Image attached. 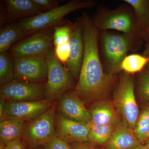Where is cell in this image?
Wrapping results in <instances>:
<instances>
[{"mask_svg": "<svg viewBox=\"0 0 149 149\" xmlns=\"http://www.w3.org/2000/svg\"><path fill=\"white\" fill-rule=\"evenodd\" d=\"M143 147L145 149H149V141L147 142L146 145L143 146Z\"/></svg>", "mask_w": 149, "mask_h": 149, "instance_id": "cell-37", "label": "cell"}, {"mask_svg": "<svg viewBox=\"0 0 149 149\" xmlns=\"http://www.w3.org/2000/svg\"><path fill=\"white\" fill-rule=\"evenodd\" d=\"M14 60V79L30 83H46L48 74L47 59L26 58Z\"/></svg>", "mask_w": 149, "mask_h": 149, "instance_id": "cell-11", "label": "cell"}, {"mask_svg": "<svg viewBox=\"0 0 149 149\" xmlns=\"http://www.w3.org/2000/svg\"><path fill=\"white\" fill-rule=\"evenodd\" d=\"M4 8L1 14V24L35 16L45 12L32 0H6Z\"/></svg>", "mask_w": 149, "mask_h": 149, "instance_id": "cell-13", "label": "cell"}, {"mask_svg": "<svg viewBox=\"0 0 149 149\" xmlns=\"http://www.w3.org/2000/svg\"><path fill=\"white\" fill-rule=\"evenodd\" d=\"M142 37H143L148 41V43L146 46V49L144 51V56L149 57V25L148 28L143 33Z\"/></svg>", "mask_w": 149, "mask_h": 149, "instance_id": "cell-33", "label": "cell"}, {"mask_svg": "<svg viewBox=\"0 0 149 149\" xmlns=\"http://www.w3.org/2000/svg\"><path fill=\"white\" fill-rule=\"evenodd\" d=\"M5 149H28L21 140H16L8 143L5 146Z\"/></svg>", "mask_w": 149, "mask_h": 149, "instance_id": "cell-31", "label": "cell"}, {"mask_svg": "<svg viewBox=\"0 0 149 149\" xmlns=\"http://www.w3.org/2000/svg\"><path fill=\"white\" fill-rule=\"evenodd\" d=\"M138 90L141 97L149 101V68L141 72L139 78Z\"/></svg>", "mask_w": 149, "mask_h": 149, "instance_id": "cell-25", "label": "cell"}, {"mask_svg": "<svg viewBox=\"0 0 149 149\" xmlns=\"http://www.w3.org/2000/svg\"><path fill=\"white\" fill-rule=\"evenodd\" d=\"M132 7L142 35L149 25V0H125Z\"/></svg>", "mask_w": 149, "mask_h": 149, "instance_id": "cell-21", "label": "cell"}, {"mask_svg": "<svg viewBox=\"0 0 149 149\" xmlns=\"http://www.w3.org/2000/svg\"><path fill=\"white\" fill-rule=\"evenodd\" d=\"M42 149H71V148L69 143L56 135L43 145Z\"/></svg>", "mask_w": 149, "mask_h": 149, "instance_id": "cell-27", "label": "cell"}, {"mask_svg": "<svg viewBox=\"0 0 149 149\" xmlns=\"http://www.w3.org/2000/svg\"><path fill=\"white\" fill-rule=\"evenodd\" d=\"M89 111L91 122L93 124L117 126L122 123L120 116L113 103L106 100H102L94 103Z\"/></svg>", "mask_w": 149, "mask_h": 149, "instance_id": "cell-16", "label": "cell"}, {"mask_svg": "<svg viewBox=\"0 0 149 149\" xmlns=\"http://www.w3.org/2000/svg\"><path fill=\"white\" fill-rule=\"evenodd\" d=\"M89 133L88 143L95 147L106 145L117 126L100 125L88 123Z\"/></svg>", "mask_w": 149, "mask_h": 149, "instance_id": "cell-20", "label": "cell"}, {"mask_svg": "<svg viewBox=\"0 0 149 149\" xmlns=\"http://www.w3.org/2000/svg\"><path fill=\"white\" fill-rule=\"evenodd\" d=\"M93 20L96 27L101 31L111 29L142 37L135 14L126 8L121 7L113 10H100Z\"/></svg>", "mask_w": 149, "mask_h": 149, "instance_id": "cell-4", "label": "cell"}, {"mask_svg": "<svg viewBox=\"0 0 149 149\" xmlns=\"http://www.w3.org/2000/svg\"><path fill=\"white\" fill-rule=\"evenodd\" d=\"M56 136L68 143H88V124L67 119L59 114L56 116Z\"/></svg>", "mask_w": 149, "mask_h": 149, "instance_id": "cell-12", "label": "cell"}, {"mask_svg": "<svg viewBox=\"0 0 149 149\" xmlns=\"http://www.w3.org/2000/svg\"><path fill=\"white\" fill-rule=\"evenodd\" d=\"M45 12L52 10L60 6L61 1L58 0H32Z\"/></svg>", "mask_w": 149, "mask_h": 149, "instance_id": "cell-28", "label": "cell"}, {"mask_svg": "<svg viewBox=\"0 0 149 149\" xmlns=\"http://www.w3.org/2000/svg\"><path fill=\"white\" fill-rule=\"evenodd\" d=\"M45 86L43 83H30L14 79L1 86V98L14 102L32 101L42 100Z\"/></svg>", "mask_w": 149, "mask_h": 149, "instance_id": "cell-9", "label": "cell"}, {"mask_svg": "<svg viewBox=\"0 0 149 149\" xmlns=\"http://www.w3.org/2000/svg\"><path fill=\"white\" fill-rule=\"evenodd\" d=\"M54 104V102L46 99L32 101H7L3 120L11 118L25 121L32 120L47 111Z\"/></svg>", "mask_w": 149, "mask_h": 149, "instance_id": "cell-10", "label": "cell"}, {"mask_svg": "<svg viewBox=\"0 0 149 149\" xmlns=\"http://www.w3.org/2000/svg\"><path fill=\"white\" fill-rule=\"evenodd\" d=\"M113 103L123 121L134 130L139 115L131 74L124 72L121 74L114 91Z\"/></svg>", "mask_w": 149, "mask_h": 149, "instance_id": "cell-5", "label": "cell"}, {"mask_svg": "<svg viewBox=\"0 0 149 149\" xmlns=\"http://www.w3.org/2000/svg\"><path fill=\"white\" fill-rule=\"evenodd\" d=\"M101 32L105 65L107 72L115 75L121 71V63L128 52L135 49L134 43L139 37L107 31Z\"/></svg>", "mask_w": 149, "mask_h": 149, "instance_id": "cell-3", "label": "cell"}, {"mask_svg": "<svg viewBox=\"0 0 149 149\" xmlns=\"http://www.w3.org/2000/svg\"><path fill=\"white\" fill-rule=\"evenodd\" d=\"M71 149H96L89 143L74 142L69 144Z\"/></svg>", "mask_w": 149, "mask_h": 149, "instance_id": "cell-32", "label": "cell"}, {"mask_svg": "<svg viewBox=\"0 0 149 149\" xmlns=\"http://www.w3.org/2000/svg\"><path fill=\"white\" fill-rule=\"evenodd\" d=\"M96 5L93 1L74 0L55 9L20 19L18 22L26 36L55 27L68 14L74 11L89 8Z\"/></svg>", "mask_w": 149, "mask_h": 149, "instance_id": "cell-2", "label": "cell"}, {"mask_svg": "<svg viewBox=\"0 0 149 149\" xmlns=\"http://www.w3.org/2000/svg\"><path fill=\"white\" fill-rule=\"evenodd\" d=\"M6 102V101L1 98H0V119L1 121L3 119L5 110Z\"/></svg>", "mask_w": 149, "mask_h": 149, "instance_id": "cell-34", "label": "cell"}, {"mask_svg": "<svg viewBox=\"0 0 149 149\" xmlns=\"http://www.w3.org/2000/svg\"><path fill=\"white\" fill-rule=\"evenodd\" d=\"M148 125H149V107L145 109L142 111L141 114L139 116L135 129L143 128Z\"/></svg>", "mask_w": 149, "mask_h": 149, "instance_id": "cell-30", "label": "cell"}, {"mask_svg": "<svg viewBox=\"0 0 149 149\" xmlns=\"http://www.w3.org/2000/svg\"><path fill=\"white\" fill-rule=\"evenodd\" d=\"M70 47L69 42L55 46L54 53L56 57L61 62L65 64L70 54Z\"/></svg>", "mask_w": 149, "mask_h": 149, "instance_id": "cell-26", "label": "cell"}, {"mask_svg": "<svg viewBox=\"0 0 149 149\" xmlns=\"http://www.w3.org/2000/svg\"><path fill=\"white\" fill-rule=\"evenodd\" d=\"M58 110L60 114L67 119L86 124L91 122V113L85 103L72 93H67L61 97Z\"/></svg>", "mask_w": 149, "mask_h": 149, "instance_id": "cell-15", "label": "cell"}, {"mask_svg": "<svg viewBox=\"0 0 149 149\" xmlns=\"http://www.w3.org/2000/svg\"><path fill=\"white\" fill-rule=\"evenodd\" d=\"M70 54L65 63L66 68L73 77L78 79L84 54L83 27L80 19L74 23V29L69 41Z\"/></svg>", "mask_w": 149, "mask_h": 149, "instance_id": "cell-14", "label": "cell"}, {"mask_svg": "<svg viewBox=\"0 0 149 149\" xmlns=\"http://www.w3.org/2000/svg\"><path fill=\"white\" fill-rule=\"evenodd\" d=\"M147 65H148V67L149 68V62L148 63V64Z\"/></svg>", "mask_w": 149, "mask_h": 149, "instance_id": "cell-39", "label": "cell"}, {"mask_svg": "<svg viewBox=\"0 0 149 149\" xmlns=\"http://www.w3.org/2000/svg\"><path fill=\"white\" fill-rule=\"evenodd\" d=\"M56 104L27 124L22 139L29 146H41L56 135Z\"/></svg>", "mask_w": 149, "mask_h": 149, "instance_id": "cell-8", "label": "cell"}, {"mask_svg": "<svg viewBox=\"0 0 149 149\" xmlns=\"http://www.w3.org/2000/svg\"><path fill=\"white\" fill-rule=\"evenodd\" d=\"M134 133L138 141L143 146L149 141V125L143 128L135 129Z\"/></svg>", "mask_w": 149, "mask_h": 149, "instance_id": "cell-29", "label": "cell"}, {"mask_svg": "<svg viewBox=\"0 0 149 149\" xmlns=\"http://www.w3.org/2000/svg\"><path fill=\"white\" fill-rule=\"evenodd\" d=\"M143 146L138 141L134 133L124 121L116 128L106 145V149H130Z\"/></svg>", "mask_w": 149, "mask_h": 149, "instance_id": "cell-17", "label": "cell"}, {"mask_svg": "<svg viewBox=\"0 0 149 149\" xmlns=\"http://www.w3.org/2000/svg\"><path fill=\"white\" fill-rule=\"evenodd\" d=\"M28 149H42L40 146H29Z\"/></svg>", "mask_w": 149, "mask_h": 149, "instance_id": "cell-35", "label": "cell"}, {"mask_svg": "<svg viewBox=\"0 0 149 149\" xmlns=\"http://www.w3.org/2000/svg\"><path fill=\"white\" fill-rule=\"evenodd\" d=\"M8 52L0 53V85L7 84L15 79L14 60Z\"/></svg>", "mask_w": 149, "mask_h": 149, "instance_id": "cell-23", "label": "cell"}, {"mask_svg": "<svg viewBox=\"0 0 149 149\" xmlns=\"http://www.w3.org/2000/svg\"><path fill=\"white\" fill-rule=\"evenodd\" d=\"M18 22H13L0 30V53L7 52L16 41L25 37Z\"/></svg>", "mask_w": 149, "mask_h": 149, "instance_id": "cell-19", "label": "cell"}, {"mask_svg": "<svg viewBox=\"0 0 149 149\" xmlns=\"http://www.w3.org/2000/svg\"><path fill=\"white\" fill-rule=\"evenodd\" d=\"M48 64L47 79L45 86V99L54 102L61 98L67 91L74 86L70 72L56 57L51 49L47 58Z\"/></svg>", "mask_w": 149, "mask_h": 149, "instance_id": "cell-6", "label": "cell"}, {"mask_svg": "<svg viewBox=\"0 0 149 149\" xmlns=\"http://www.w3.org/2000/svg\"><path fill=\"white\" fill-rule=\"evenodd\" d=\"M0 149H5L4 145L1 143H0Z\"/></svg>", "mask_w": 149, "mask_h": 149, "instance_id": "cell-38", "label": "cell"}, {"mask_svg": "<svg viewBox=\"0 0 149 149\" xmlns=\"http://www.w3.org/2000/svg\"><path fill=\"white\" fill-rule=\"evenodd\" d=\"M26 121L17 118H6L0 123V141L6 146L12 141L22 139Z\"/></svg>", "mask_w": 149, "mask_h": 149, "instance_id": "cell-18", "label": "cell"}, {"mask_svg": "<svg viewBox=\"0 0 149 149\" xmlns=\"http://www.w3.org/2000/svg\"><path fill=\"white\" fill-rule=\"evenodd\" d=\"M54 29V27L43 29L16 43L10 49L14 59H47L52 49Z\"/></svg>", "mask_w": 149, "mask_h": 149, "instance_id": "cell-7", "label": "cell"}, {"mask_svg": "<svg viewBox=\"0 0 149 149\" xmlns=\"http://www.w3.org/2000/svg\"><path fill=\"white\" fill-rule=\"evenodd\" d=\"M74 26V23H60L54 27L53 43L54 47L69 42Z\"/></svg>", "mask_w": 149, "mask_h": 149, "instance_id": "cell-24", "label": "cell"}, {"mask_svg": "<svg viewBox=\"0 0 149 149\" xmlns=\"http://www.w3.org/2000/svg\"><path fill=\"white\" fill-rule=\"evenodd\" d=\"M130 149H145L144 148L143 146H138L133 147V148H130Z\"/></svg>", "mask_w": 149, "mask_h": 149, "instance_id": "cell-36", "label": "cell"}, {"mask_svg": "<svg viewBox=\"0 0 149 149\" xmlns=\"http://www.w3.org/2000/svg\"><path fill=\"white\" fill-rule=\"evenodd\" d=\"M82 23L84 54L78 81L72 92L84 103L97 102L108 94L115 75L105 72L99 54V31L86 13L80 18Z\"/></svg>", "mask_w": 149, "mask_h": 149, "instance_id": "cell-1", "label": "cell"}, {"mask_svg": "<svg viewBox=\"0 0 149 149\" xmlns=\"http://www.w3.org/2000/svg\"><path fill=\"white\" fill-rule=\"evenodd\" d=\"M149 62V57L139 54L127 56L123 61L120 69L129 74L143 71Z\"/></svg>", "mask_w": 149, "mask_h": 149, "instance_id": "cell-22", "label": "cell"}]
</instances>
